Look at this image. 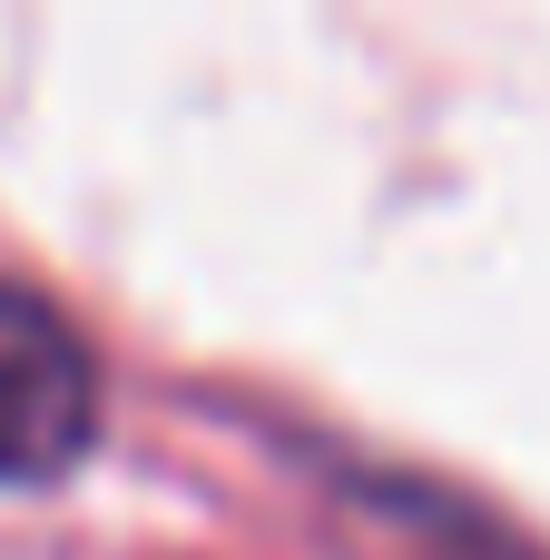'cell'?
I'll return each instance as SVG.
<instances>
[{"instance_id": "6da1fadb", "label": "cell", "mask_w": 550, "mask_h": 560, "mask_svg": "<svg viewBox=\"0 0 550 560\" xmlns=\"http://www.w3.org/2000/svg\"><path fill=\"white\" fill-rule=\"evenodd\" d=\"M98 433V374L89 345L30 295L0 285V482H49Z\"/></svg>"}]
</instances>
